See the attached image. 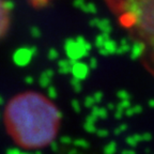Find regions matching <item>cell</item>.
<instances>
[{"instance_id": "cell-1", "label": "cell", "mask_w": 154, "mask_h": 154, "mask_svg": "<svg viewBox=\"0 0 154 154\" xmlns=\"http://www.w3.org/2000/svg\"><path fill=\"white\" fill-rule=\"evenodd\" d=\"M5 125L12 140L26 150L51 143L60 130L61 113L44 94L26 91L10 99L5 108Z\"/></svg>"}, {"instance_id": "cell-2", "label": "cell", "mask_w": 154, "mask_h": 154, "mask_svg": "<svg viewBox=\"0 0 154 154\" xmlns=\"http://www.w3.org/2000/svg\"><path fill=\"white\" fill-rule=\"evenodd\" d=\"M154 70V0H105Z\"/></svg>"}, {"instance_id": "cell-3", "label": "cell", "mask_w": 154, "mask_h": 154, "mask_svg": "<svg viewBox=\"0 0 154 154\" xmlns=\"http://www.w3.org/2000/svg\"><path fill=\"white\" fill-rule=\"evenodd\" d=\"M14 9L12 0H0V38L7 35L11 25V12Z\"/></svg>"}, {"instance_id": "cell-4", "label": "cell", "mask_w": 154, "mask_h": 154, "mask_svg": "<svg viewBox=\"0 0 154 154\" xmlns=\"http://www.w3.org/2000/svg\"><path fill=\"white\" fill-rule=\"evenodd\" d=\"M49 1H51V0H29V2L31 3L32 7L38 8V9L46 7V5L49 3Z\"/></svg>"}]
</instances>
